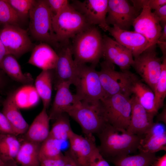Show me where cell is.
<instances>
[{
	"instance_id": "cell-27",
	"label": "cell",
	"mask_w": 166,
	"mask_h": 166,
	"mask_svg": "<svg viewBox=\"0 0 166 166\" xmlns=\"http://www.w3.org/2000/svg\"><path fill=\"white\" fill-rule=\"evenodd\" d=\"M156 158L155 153L139 154L117 157L109 160L115 166H151Z\"/></svg>"
},
{
	"instance_id": "cell-9",
	"label": "cell",
	"mask_w": 166,
	"mask_h": 166,
	"mask_svg": "<svg viewBox=\"0 0 166 166\" xmlns=\"http://www.w3.org/2000/svg\"><path fill=\"white\" fill-rule=\"evenodd\" d=\"M156 49V45L149 47L134 58L132 66L153 92L161 71V59L157 56Z\"/></svg>"
},
{
	"instance_id": "cell-30",
	"label": "cell",
	"mask_w": 166,
	"mask_h": 166,
	"mask_svg": "<svg viewBox=\"0 0 166 166\" xmlns=\"http://www.w3.org/2000/svg\"><path fill=\"white\" fill-rule=\"evenodd\" d=\"M16 136L0 133V155L6 160H15L21 144Z\"/></svg>"
},
{
	"instance_id": "cell-45",
	"label": "cell",
	"mask_w": 166,
	"mask_h": 166,
	"mask_svg": "<svg viewBox=\"0 0 166 166\" xmlns=\"http://www.w3.org/2000/svg\"><path fill=\"white\" fill-rule=\"evenodd\" d=\"M7 80L5 73L0 69V89H2L6 86Z\"/></svg>"
},
{
	"instance_id": "cell-37",
	"label": "cell",
	"mask_w": 166,
	"mask_h": 166,
	"mask_svg": "<svg viewBox=\"0 0 166 166\" xmlns=\"http://www.w3.org/2000/svg\"><path fill=\"white\" fill-rule=\"evenodd\" d=\"M0 133L12 134L17 136L7 118L0 111Z\"/></svg>"
},
{
	"instance_id": "cell-35",
	"label": "cell",
	"mask_w": 166,
	"mask_h": 166,
	"mask_svg": "<svg viewBox=\"0 0 166 166\" xmlns=\"http://www.w3.org/2000/svg\"><path fill=\"white\" fill-rule=\"evenodd\" d=\"M53 16L56 15L70 3L67 0H46Z\"/></svg>"
},
{
	"instance_id": "cell-15",
	"label": "cell",
	"mask_w": 166,
	"mask_h": 166,
	"mask_svg": "<svg viewBox=\"0 0 166 166\" xmlns=\"http://www.w3.org/2000/svg\"><path fill=\"white\" fill-rule=\"evenodd\" d=\"M103 57L105 60L117 65L122 71L132 66L134 57L129 50L107 35L103 36Z\"/></svg>"
},
{
	"instance_id": "cell-7",
	"label": "cell",
	"mask_w": 166,
	"mask_h": 166,
	"mask_svg": "<svg viewBox=\"0 0 166 166\" xmlns=\"http://www.w3.org/2000/svg\"><path fill=\"white\" fill-rule=\"evenodd\" d=\"M78 65L77 78L74 85L78 101L89 103L99 102L105 97L96 66Z\"/></svg>"
},
{
	"instance_id": "cell-48",
	"label": "cell",
	"mask_w": 166,
	"mask_h": 166,
	"mask_svg": "<svg viewBox=\"0 0 166 166\" xmlns=\"http://www.w3.org/2000/svg\"><path fill=\"white\" fill-rule=\"evenodd\" d=\"M3 101H4V100H3L2 99V98L0 97V103H2H2Z\"/></svg>"
},
{
	"instance_id": "cell-8",
	"label": "cell",
	"mask_w": 166,
	"mask_h": 166,
	"mask_svg": "<svg viewBox=\"0 0 166 166\" xmlns=\"http://www.w3.org/2000/svg\"><path fill=\"white\" fill-rule=\"evenodd\" d=\"M100 102L107 123L126 129L130 119V97L116 94L103 98Z\"/></svg>"
},
{
	"instance_id": "cell-18",
	"label": "cell",
	"mask_w": 166,
	"mask_h": 166,
	"mask_svg": "<svg viewBox=\"0 0 166 166\" xmlns=\"http://www.w3.org/2000/svg\"><path fill=\"white\" fill-rule=\"evenodd\" d=\"M130 97L131 114L129 124L126 129L131 134L143 135L154 123L155 115L148 112L133 95Z\"/></svg>"
},
{
	"instance_id": "cell-43",
	"label": "cell",
	"mask_w": 166,
	"mask_h": 166,
	"mask_svg": "<svg viewBox=\"0 0 166 166\" xmlns=\"http://www.w3.org/2000/svg\"><path fill=\"white\" fill-rule=\"evenodd\" d=\"M0 166H18L15 160H8L0 155Z\"/></svg>"
},
{
	"instance_id": "cell-16",
	"label": "cell",
	"mask_w": 166,
	"mask_h": 166,
	"mask_svg": "<svg viewBox=\"0 0 166 166\" xmlns=\"http://www.w3.org/2000/svg\"><path fill=\"white\" fill-rule=\"evenodd\" d=\"M68 140L70 147L68 151L70 154L80 166H87L98 148L93 135L83 136L73 132Z\"/></svg>"
},
{
	"instance_id": "cell-3",
	"label": "cell",
	"mask_w": 166,
	"mask_h": 166,
	"mask_svg": "<svg viewBox=\"0 0 166 166\" xmlns=\"http://www.w3.org/2000/svg\"><path fill=\"white\" fill-rule=\"evenodd\" d=\"M29 29L32 37L57 50L61 44L57 41L52 25L53 15L46 0H36L30 10Z\"/></svg>"
},
{
	"instance_id": "cell-14",
	"label": "cell",
	"mask_w": 166,
	"mask_h": 166,
	"mask_svg": "<svg viewBox=\"0 0 166 166\" xmlns=\"http://www.w3.org/2000/svg\"><path fill=\"white\" fill-rule=\"evenodd\" d=\"M139 10L126 0H108L107 24L128 30L139 15Z\"/></svg>"
},
{
	"instance_id": "cell-33",
	"label": "cell",
	"mask_w": 166,
	"mask_h": 166,
	"mask_svg": "<svg viewBox=\"0 0 166 166\" xmlns=\"http://www.w3.org/2000/svg\"><path fill=\"white\" fill-rule=\"evenodd\" d=\"M22 20L7 0H0V24L19 26Z\"/></svg>"
},
{
	"instance_id": "cell-12",
	"label": "cell",
	"mask_w": 166,
	"mask_h": 166,
	"mask_svg": "<svg viewBox=\"0 0 166 166\" xmlns=\"http://www.w3.org/2000/svg\"><path fill=\"white\" fill-rule=\"evenodd\" d=\"M57 50L58 58L55 67L53 69V85L55 90L62 83L74 85L78 71V65L73 57L70 42L62 45Z\"/></svg>"
},
{
	"instance_id": "cell-36",
	"label": "cell",
	"mask_w": 166,
	"mask_h": 166,
	"mask_svg": "<svg viewBox=\"0 0 166 166\" xmlns=\"http://www.w3.org/2000/svg\"><path fill=\"white\" fill-rule=\"evenodd\" d=\"M87 166H110L101 154L98 148L89 160Z\"/></svg>"
},
{
	"instance_id": "cell-17",
	"label": "cell",
	"mask_w": 166,
	"mask_h": 166,
	"mask_svg": "<svg viewBox=\"0 0 166 166\" xmlns=\"http://www.w3.org/2000/svg\"><path fill=\"white\" fill-rule=\"evenodd\" d=\"M108 31L115 41L131 52L134 58L152 46L144 36L135 31L122 30L115 26H110Z\"/></svg>"
},
{
	"instance_id": "cell-42",
	"label": "cell",
	"mask_w": 166,
	"mask_h": 166,
	"mask_svg": "<svg viewBox=\"0 0 166 166\" xmlns=\"http://www.w3.org/2000/svg\"><path fill=\"white\" fill-rule=\"evenodd\" d=\"M151 166H166V154L157 157Z\"/></svg>"
},
{
	"instance_id": "cell-2",
	"label": "cell",
	"mask_w": 166,
	"mask_h": 166,
	"mask_svg": "<svg viewBox=\"0 0 166 166\" xmlns=\"http://www.w3.org/2000/svg\"><path fill=\"white\" fill-rule=\"evenodd\" d=\"M72 39L71 48L76 64L96 66L103 57V36L98 28L90 26Z\"/></svg>"
},
{
	"instance_id": "cell-1",
	"label": "cell",
	"mask_w": 166,
	"mask_h": 166,
	"mask_svg": "<svg viewBox=\"0 0 166 166\" xmlns=\"http://www.w3.org/2000/svg\"><path fill=\"white\" fill-rule=\"evenodd\" d=\"M97 134L100 142L98 150L104 158L109 160L135 152L143 136L130 134L126 129L107 123Z\"/></svg>"
},
{
	"instance_id": "cell-39",
	"label": "cell",
	"mask_w": 166,
	"mask_h": 166,
	"mask_svg": "<svg viewBox=\"0 0 166 166\" xmlns=\"http://www.w3.org/2000/svg\"><path fill=\"white\" fill-rule=\"evenodd\" d=\"M160 22L162 27L166 24V5H165L153 12Z\"/></svg>"
},
{
	"instance_id": "cell-23",
	"label": "cell",
	"mask_w": 166,
	"mask_h": 166,
	"mask_svg": "<svg viewBox=\"0 0 166 166\" xmlns=\"http://www.w3.org/2000/svg\"><path fill=\"white\" fill-rule=\"evenodd\" d=\"M0 69L13 80L25 85L32 84L33 79L29 73H24L16 58L10 54L6 55L0 64Z\"/></svg>"
},
{
	"instance_id": "cell-28",
	"label": "cell",
	"mask_w": 166,
	"mask_h": 166,
	"mask_svg": "<svg viewBox=\"0 0 166 166\" xmlns=\"http://www.w3.org/2000/svg\"><path fill=\"white\" fill-rule=\"evenodd\" d=\"M138 150L140 152L156 153L166 151V134L146 133L141 139Z\"/></svg>"
},
{
	"instance_id": "cell-11",
	"label": "cell",
	"mask_w": 166,
	"mask_h": 166,
	"mask_svg": "<svg viewBox=\"0 0 166 166\" xmlns=\"http://www.w3.org/2000/svg\"><path fill=\"white\" fill-rule=\"evenodd\" d=\"M2 25L0 37L7 54L18 58L32 50L34 46L26 30L18 26Z\"/></svg>"
},
{
	"instance_id": "cell-25",
	"label": "cell",
	"mask_w": 166,
	"mask_h": 166,
	"mask_svg": "<svg viewBox=\"0 0 166 166\" xmlns=\"http://www.w3.org/2000/svg\"><path fill=\"white\" fill-rule=\"evenodd\" d=\"M41 144L26 140L21 144L15 159L17 163L22 166H40Z\"/></svg>"
},
{
	"instance_id": "cell-21",
	"label": "cell",
	"mask_w": 166,
	"mask_h": 166,
	"mask_svg": "<svg viewBox=\"0 0 166 166\" xmlns=\"http://www.w3.org/2000/svg\"><path fill=\"white\" fill-rule=\"evenodd\" d=\"M71 85L64 83L59 85L49 116L50 120H55L67 111L75 103L78 101L75 94L70 89Z\"/></svg>"
},
{
	"instance_id": "cell-20",
	"label": "cell",
	"mask_w": 166,
	"mask_h": 166,
	"mask_svg": "<svg viewBox=\"0 0 166 166\" xmlns=\"http://www.w3.org/2000/svg\"><path fill=\"white\" fill-rule=\"evenodd\" d=\"M58 56L56 52L49 44L41 42L34 46L28 63L42 70L53 69Z\"/></svg>"
},
{
	"instance_id": "cell-32",
	"label": "cell",
	"mask_w": 166,
	"mask_h": 166,
	"mask_svg": "<svg viewBox=\"0 0 166 166\" xmlns=\"http://www.w3.org/2000/svg\"><path fill=\"white\" fill-rule=\"evenodd\" d=\"M62 142L50 136L49 137L41 144L39 158L41 160L59 157L63 154L61 151Z\"/></svg>"
},
{
	"instance_id": "cell-5",
	"label": "cell",
	"mask_w": 166,
	"mask_h": 166,
	"mask_svg": "<svg viewBox=\"0 0 166 166\" xmlns=\"http://www.w3.org/2000/svg\"><path fill=\"white\" fill-rule=\"evenodd\" d=\"M100 66L98 73L105 97L116 94L130 97L132 85L137 76L128 70L117 71L114 64L105 60Z\"/></svg>"
},
{
	"instance_id": "cell-31",
	"label": "cell",
	"mask_w": 166,
	"mask_h": 166,
	"mask_svg": "<svg viewBox=\"0 0 166 166\" xmlns=\"http://www.w3.org/2000/svg\"><path fill=\"white\" fill-rule=\"evenodd\" d=\"M154 104L156 110L158 112L164 105L166 96V55H163L160 77L154 91Z\"/></svg>"
},
{
	"instance_id": "cell-40",
	"label": "cell",
	"mask_w": 166,
	"mask_h": 166,
	"mask_svg": "<svg viewBox=\"0 0 166 166\" xmlns=\"http://www.w3.org/2000/svg\"><path fill=\"white\" fill-rule=\"evenodd\" d=\"M148 6L152 10H156L166 5V0H146Z\"/></svg>"
},
{
	"instance_id": "cell-44",
	"label": "cell",
	"mask_w": 166,
	"mask_h": 166,
	"mask_svg": "<svg viewBox=\"0 0 166 166\" xmlns=\"http://www.w3.org/2000/svg\"><path fill=\"white\" fill-rule=\"evenodd\" d=\"M163 122L164 124H166V108L164 106L161 112L157 115L156 118V122Z\"/></svg>"
},
{
	"instance_id": "cell-10",
	"label": "cell",
	"mask_w": 166,
	"mask_h": 166,
	"mask_svg": "<svg viewBox=\"0 0 166 166\" xmlns=\"http://www.w3.org/2000/svg\"><path fill=\"white\" fill-rule=\"evenodd\" d=\"M135 5L142 10L133 22L134 31L144 36L151 45H156L162 30L160 22L147 5L146 0H136Z\"/></svg>"
},
{
	"instance_id": "cell-13",
	"label": "cell",
	"mask_w": 166,
	"mask_h": 166,
	"mask_svg": "<svg viewBox=\"0 0 166 166\" xmlns=\"http://www.w3.org/2000/svg\"><path fill=\"white\" fill-rule=\"evenodd\" d=\"M70 4L91 26L98 25L105 31L110 27L106 21L108 0H73Z\"/></svg>"
},
{
	"instance_id": "cell-47",
	"label": "cell",
	"mask_w": 166,
	"mask_h": 166,
	"mask_svg": "<svg viewBox=\"0 0 166 166\" xmlns=\"http://www.w3.org/2000/svg\"><path fill=\"white\" fill-rule=\"evenodd\" d=\"M162 27V31L158 42H166V24L163 26Z\"/></svg>"
},
{
	"instance_id": "cell-6",
	"label": "cell",
	"mask_w": 166,
	"mask_h": 166,
	"mask_svg": "<svg viewBox=\"0 0 166 166\" xmlns=\"http://www.w3.org/2000/svg\"><path fill=\"white\" fill-rule=\"evenodd\" d=\"M66 113L79 124L84 136L97 133L107 123L100 101L95 103L77 101Z\"/></svg>"
},
{
	"instance_id": "cell-24",
	"label": "cell",
	"mask_w": 166,
	"mask_h": 166,
	"mask_svg": "<svg viewBox=\"0 0 166 166\" xmlns=\"http://www.w3.org/2000/svg\"><path fill=\"white\" fill-rule=\"evenodd\" d=\"M131 90L132 95L136 97L139 103L148 112L157 115L158 112L155 106L154 93L137 76L132 83Z\"/></svg>"
},
{
	"instance_id": "cell-41",
	"label": "cell",
	"mask_w": 166,
	"mask_h": 166,
	"mask_svg": "<svg viewBox=\"0 0 166 166\" xmlns=\"http://www.w3.org/2000/svg\"><path fill=\"white\" fill-rule=\"evenodd\" d=\"M64 155L65 160L64 166H80L71 156L68 151L65 152Z\"/></svg>"
},
{
	"instance_id": "cell-19",
	"label": "cell",
	"mask_w": 166,
	"mask_h": 166,
	"mask_svg": "<svg viewBox=\"0 0 166 166\" xmlns=\"http://www.w3.org/2000/svg\"><path fill=\"white\" fill-rule=\"evenodd\" d=\"M15 92L8 93L2 102V112L9 121L17 135L26 132L29 127L23 117L15 99Z\"/></svg>"
},
{
	"instance_id": "cell-46",
	"label": "cell",
	"mask_w": 166,
	"mask_h": 166,
	"mask_svg": "<svg viewBox=\"0 0 166 166\" xmlns=\"http://www.w3.org/2000/svg\"><path fill=\"white\" fill-rule=\"evenodd\" d=\"M7 54H8L7 51L0 37V64Z\"/></svg>"
},
{
	"instance_id": "cell-26",
	"label": "cell",
	"mask_w": 166,
	"mask_h": 166,
	"mask_svg": "<svg viewBox=\"0 0 166 166\" xmlns=\"http://www.w3.org/2000/svg\"><path fill=\"white\" fill-rule=\"evenodd\" d=\"M53 69L42 70L35 81V89L41 99L43 108L47 109L51 102L53 85Z\"/></svg>"
},
{
	"instance_id": "cell-34",
	"label": "cell",
	"mask_w": 166,
	"mask_h": 166,
	"mask_svg": "<svg viewBox=\"0 0 166 166\" xmlns=\"http://www.w3.org/2000/svg\"><path fill=\"white\" fill-rule=\"evenodd\" d=\"M22 20L29 16L30 11L35 3L34 0H7Z\"/></svg>"
},
{
	"instance_id": "cell-38",
	"label": "cell",
	"mask_w": 166,
	"mask_h": 166,
	"mask_svg": "<svg viewBox=\"0 0 166 166\" xmlns=\"http://www.w3.org/2000/svg\"><path fill=\"white\" fill-rule=\"evenodd\" d=\"M65 160V155L63 154L58 158L41 160L40 166H64Z\"/></svg>"
},
{
	"instance_id": "cell-22",
	"label": "cell",
	"mask_w": 166,
	"mask_h": 166,
	"mask_svg": "<svg viewBox=\"0 0 166 166\" xmlns=\"http://www.w3.org/2000/svg\"><path fill=\"white\" fill-rule=\"evenodd\" d=\"M47 109L43 108L26 132V140L41 143L49 136V121Z\"/></svg>"
},
{
	"instance_id": "cell-4",
	"label": "cell",
	"mask_w": 166,
	"mask_h": 166,
	"mask_svg": "<svg viewBox=\"0 0 166 166\" xmlns=\"http://www.w3.org/2000/svg\"><path fill=\"white\" fill-rule=\"evenodd\" d=\"M52 25L56 39L61 45L69 43L70 39L91 26L70 3L53 16Z\"/></svg>"
},
{
	"instance_id": "cell-49",
	"label": "cell",
	"mask_w": 166,
	"mask_h": 166,
	"mask_svg": "<svg viewBox=\"0 0 166 166\" xmlns=\"http://www.w3.org/2000/svg\"></svg>"
},
{
	"instance_id": "cell-29",
	"label": "cell",
	"mask_w": 166,
	"mask_h": 166,
	"mask_svg": "<svg viewBox=\"0 0 166 166\" xmlns=\"http://www.w3.org/2000/svg\"><path fill=\"white\" fill-rule=\"evenodd\" d=\"M50 130L49 136L62 142L68 140L73 132L70 124L68 115L63 113L55 120Z\"/></svg>"
}]
</instances>
